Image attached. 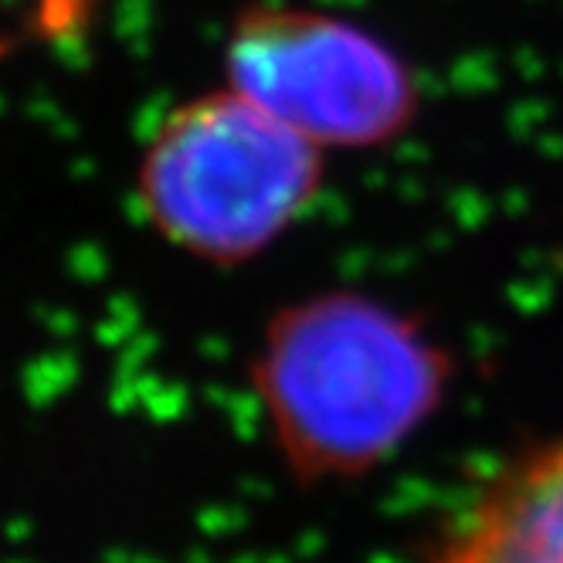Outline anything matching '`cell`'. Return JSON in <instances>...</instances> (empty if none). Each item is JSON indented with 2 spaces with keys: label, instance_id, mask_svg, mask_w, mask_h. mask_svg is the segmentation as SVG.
<instances>
[{
  "label": "cell",
  "instance_id": "6da1fadb",
  "mask_svg": "<svg viewBox=\"0 0 563 563\" xmlns=\"http://www.w3.org/2000/svg\"><path fill=\"white\" fill-rule=\"evenodd\" d=\"M431 343L387 309L319 299L278 319L262 356V390L286 452L309 468L350 472L415 431L441 390Z\"/></svg>",
  "mask_w": 563,
  "mask_h": 563
},
{
  "label": "cell",
  "instance_id": "7a4b0ae2",
  "mask_svg": "<svg viewBox=\"0 0 563 563\" xmlns=\"http://www.w3.org/2000/svg\"><path fill=\"white\" fill-rule=\"evenodd\" d=\"M319 184L323 150L231 86L174 106L136 170L153 228L211 262H241L272 245Z\"/></svg>",
  "mask_w": 563,
  "mask_h": 563
},
{
  "label": "cell",
  "instance_id": "3957f363",
  "mask_svg": "<svg viewBox=\"0 0 563 563\" xmlns=\"http://www.w3.org/2000/svg\"><path fill=\"white\" fill-rule=\"evenodd\" d=\"M228 86L319 150L380 146L408 130L418 82L377 31L302 4H249L228 27Z\"/></svg>",
  "mask_w": 563,
  "mask_h": 563
},
{
  "label": "cell",
  "instance_id": "277c9868",
  "mask_svg": "<svg viewBox=\"0 0 563 563\" xmlns=\"http://www.w3.org/2000/svg\"><path fill=\"white\" fill-rule=\"evenodd\" d=\"M431 563H563V438L499 468Z\"/></svg>",
  "mask_w": 563,
  "mask_h": 563
}]
</instances>
